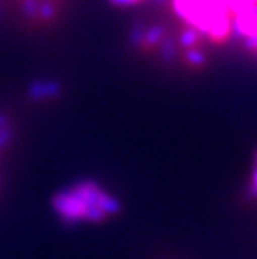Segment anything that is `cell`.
I'll list each match as a JSON object with an SVG mask.
<instances>
[{"instance_id":"6da1fadb","label":"cell","mask_w":257,"mask_h":259,"mask_svg":"<svg viewBox=\"0 0 257 259\" xmlns=\"http://www.w3.org/2000/svg\"><path fill=\"white\" fill-rule=\"evenodd\" d=\"M54 212L62 223H100L120 211V202L114 194L94 181H82L65 187L54 197Z\"/></svg>"},{"instance_id":"7a4b0ae2","label":"cell","mask_w":257,"mask_h":259,"mask_svg":"<svg viewBox=\"0 0 257 259\" xmlns=\"http://www.w3.org/2000/svg\"><path fill=\"white\" fill-rule=\"evenodd\" d=\"M4 2H14L22 19L32 25H47L57 20L65 0H0V10Z\"/></svg>"},{"instance_id":"3957f363","label":"cell","mask_w":257,"mask_h":259,"mask_svg":"<svg viewBox=\"0 0 257 259\" xmlns=\"http://www.w3.org/2000/svg\"><path fill=\"white\" fill-rule=\"evenodd\" d=\"M29 94L34 101H50L60 94V85L54 80H39L30 85Z\"/></svg>"},{"instance_id":"277c9868","label":"cell","mask_w":257,"mask_h":259,"mask_svg":"<svg viewBox=\"0 0 257 259\" xmlns=\"http://www.w3.org/2000/svg\"><path fill=\"white\" fill-rule=\"evenodd\" d=\"M10 137H12V129L4 115H0V151L9 144Z\"/></svg>"},{"instance_id":"5b68a950","label":"cell","mask_w":257,"mask_h":259,"mask_svg":"<svg viewBox=\"0 0 257 259\" xmlns=\"http://www.w3.org/2000/svg\"><path fill=\"white\" fill-rule=\"evenodd\" d=\"M247 196L257 199V152L254 156V164H252V172H250L249 186H247Z\"/></svg>"},{"instance_id":"8992f818","label":"cell","mask_w":257,"mask_h":259,"mask_svg":"<svg viewBox=\"0 0 257 259\" xmlns=\"http://www.w3.org/2000/svg\"><path fill=\"white\" fill-rule=\"evenodd\" d=\"M112 2L117 5H125V7H134V5L145 2V0H112Z\"/></svg>"}]
</instances>
